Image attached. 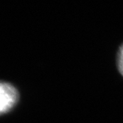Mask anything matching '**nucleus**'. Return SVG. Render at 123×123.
<instances>
[{
	"instance_id": "f257e3e1",
	"label": "nucleus",
	"mask_w": 123,
	"mask_h": 123,
	"mask_svg": "<svg viewBox=\"0 0 123 123\" xmlns=\"http://www.w3.org/2000/svg\"><path fill=\"white\" fill-rule=\"evenodd\" d=\"M19 99V93L11 84L0 81V114L10 111Z\"/></svg>"
},
{
	"instance_id": "f03ea898",
	"label": "nucleus",
	"mask_w": 123,
	"mask_h": 123,
	"mask_svg": "<svg viewBox=\"0 0 123 123\" xmlns=\"http://www.w3.org/2000/svg\"><path fill=\"white\" fill-rule=\"evenodd\" d=\"M117 65L119 71L123 76V45L120 47L117 56Z\"/></svg>"
}]
</instances>
